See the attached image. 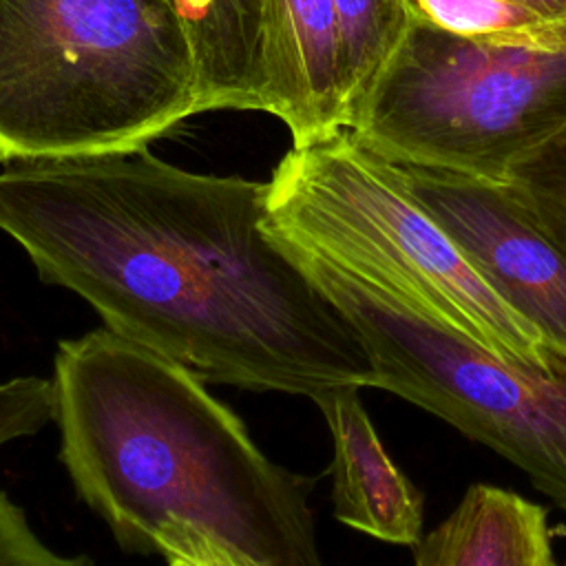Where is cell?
<instances>
[{"instance_id": "8", "label": "cell", "mask_w": 566, "mask_h": 566, "mask_svg": "<svg viewBox=\"0 0 566 566\" xmlns=\"http://www.w3.org/2000/svg\"><path fill=\"white\" fill-rule=\"evenodd\" d=\"M265 113L294 146L347 128L338 24L332 0H263Z\"/></svg>"}, {"instance_id": "14", "label": "cell", "mask_w": 566, "mask_h": 566, "mask_svg": "<svg viewBox=\"0 0 566 566\" xmlns=\"http://www.w3.org/2000/svg\"><path fill=\"white\" fill-rule=\"evenodd\" d=\"M506 184L566 248V133L517 164Z\"/></svg>"}, {"instance_id": "17", "label": "cell", "mask_w": 566, "mask_h": 566, "mask_svg": "<svg viewBox=\"0 0 566 566\" xmlns=\"http://www.w3.org/2000/svg\"><path fill=\"white\" fill-rule=\"evenodd\" d=\"M155 553L184 566H259L226 542L181 522H170L157 531Z\"/></svg>"}, {"instance_id": "1", "label": "cell", "mask_w": 566, "mask_h": 566, "mask_svg": "<svg viewBox=\"0 0 566 566\" xmlns=\"http://www.w3.org/2000/svg\"><path fill=\"white\" fill-rule=\"evenodd\" d=\"M268 181L177 168L148 146L15 161L0 230L40 281L203 382L314 400L376 387L343 312L265 228Z\"/></svg>"}, {"instance_id": "10", "label": "cell", "mask_w": 566, "mask_h": 566, "mask_svg": "<svg viewBox=\"0 0 566 566\" xmlns=\"http://www.w3.org/2000/svg\"><path fill=\"white\" fill-rule=\"evenodd\" d=\"M411 566H557L546 509L502 486L471 484L413 544Z\"/></svg>"}, {"instance_id": "5", "label": "cell", "mask_w": 566, "mask_h": 566, "mask_svg": "<svg viewBox=\"0 0 566 566\" xmlns=\"http://www.w3.org/2000/svg\"><path fill=\"white\" fill-rule=\"evenodd\" d=\"M285 245V243H283ZM363 338L376 389L449 422L517 467L566 511V358H504L407 294L285 245Z\"/></svg>"}, {"instance_id": "11", "label": "cell", "mask_w": 566, "mask_h": 566, "mask_svg": "<svg viewBox=\"0 0 566 566\" xmlns=\"http://www.w3.org/2000/svg\"><path fill=\"white\" fill-rule=\"evenodd\" d=\"M188 40L201 111H265L263 0H161Z\"/></svg>"}, {"instance_id": "15", "label": "cell", "mask_w": 566, "mask_h": 566, "mask_svg": "<svg viewBox=\"0 0 566 566\" xmlns=\"http://www.w3.org/2000/svg\"><path fill=\"white\" fill-rule=\"evenodd\" d=\"M53 420V385L40 376L0 380V447Z\"/></svg>"}, {"instance_id": "7", "label": "cell", "mask_w": 566, "mask_h": 566, "mask_svg": "<svg viewBox=\"0 0 566 566\" xmlns=\"http://www.w3.org/2000/svg\"><path fill=\"white\" fill-rule=\"evenodd\" d=\"M491 287L566 358V248L509 186L394 164Z\"/></svg>"}, {"instance_id": "9", "label": "cell", "mask_w": 566, "mask_h": 566, "mask_svg": "<svg viewBox=\"0 0 566 566\" xmlns=\"http://www.w3.org/2000/svg\"><path fill=\"white\" fill-rule=\"evenodd\" d=\"M334 442V515L374 539L413 546L422 537L424 504L413 482L385 451L360 387L345 385L314 398Z\"/></svg>"}, {"instance_id": "3", "label": "cell", "mask_w": 566, "mask_h": 566, "mask_svg": "<svg viewBox=\"0 0 566 566\" xmlns=\"http://www.w3.org/2000/svg\"><path fill=\"white\" fill-rule=\"evenodd\" d=\"M199 113L161 0H0V161L148 146Z\"/></svg>"}, {"instance_id": "2", "label": "cell", "mask_w": 566, "mask_h": 566, "mask_svg": "<svg viewBox=\"0 0 566 566\" xmlns=\"http://www.w3.org/2000/svg\"><path fill=\"white\" fill-rule=\"evenodd\" d=\"M51 385L60 460L124 551L155 553L181 522L259 566H325L316 480L272 462L181 365L102 327L57 345Z\"/></svg>"}, {"instance_id": "18", "label": "cell", "mask_w": 566, "mask_h": 566, "mask_svg": "<svg viewBox=\"0 0 566 566\" xmlns=\"http://www.w3.org/2000/svg\"><path fill=\"white\" fill-rule=\"evenodd\" d=\"M548 22L566 27V0H509Z\"/></svg>"}, {"instance_id": "6", "label": "cell", "mask_w": 566, "mask_h": 566, "mask_svg": "<svg viewBox=\"0 0 566 566\" xmlns=\"http://www.w3.org/2000/svg\"><path fill=\"white\" fill-rule=\"evenodd\" d=\"M347 130L391 164L506 184L566 133V51L478 44L413 20Z\"/></svg>"}, {"instance_id": "4", "label": "cell", "mask_w": 566, "mask_h": 566, "mask_svg": "<svg viewBox=\"0 0 566 566\" xmlns=\"http://www.w3.org/2000/svg\"><path fill=\"white\" fill-rule=\"evenodd\" d=\"M263 223L281 243L407 294L504 358L542 367L557 356L491 287L400 170L347 128L283 155L268 181Z\"/></svg>"}, {"instance_id": "16", "label": "cell", "mask_w": 566, "mask_h": 566, "mask_svg": "<svg viewBox=\"0 0 566 566\" xmlns=\"http://www.w3.org/2000/svg\"><path fill=\"white\" fill-rule=\"evenodd\" d=\"M0 566H93L86 555L53 551L31 526L27 513L0 491Z\"/></svg>"}, {"instance_id": "12", "label": "cell", "mask_w": 566, "mask_h": 566, "mask_svg": "<svg viewBox=\"0 0 566 566\" xmlns=\"http://www.w3.org/2000/svg\"><path fill=\"white\" fill-rule=\"evenodd\" d=\"M349 124L413 22L405 0H332ZM347 124V128H349Z\"/></svg>"}, {"instance_id": "19", "label": "cell", "mask_w": 566, "mask_h": 566, "mask_svg": "<svg viewBox=\"0 0 566 566\" xmlns=\"http://www.w3.org/2000/svg\"><path fill=\"white\" fill-rule=\"evenodd\" d=\"M168 566H184V564H179V562H168Z\"/></svg>"}, {"instance_id": "13", "label": "cell", "mask_w": 566, "mask_h": 566, "mask_svg": "<svg viewBox=\"0 0 566 566\" xmlns=\"http://www.w3.org/2000/svg\"><path fill=\"white\" fill-rule=\"evenodd\" d=\"M416 22L489 46L566 51V27L509 0H405Z\"/></svg>"}]
</instances>
